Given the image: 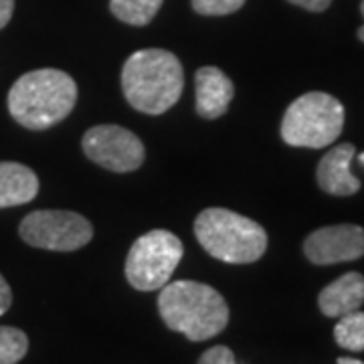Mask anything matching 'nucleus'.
<instances>
[{
	"label": "nucleus",
	"instance_id": "nucleus-3",
	"mask_svg": "<svg viewBox=\"0 0 364 364\" xmlns=\"http://www.w3.org/2000/svg\"><path fill=\"white\" fill-rule=\"evenodd\" d=\"M158 310L170 330L193 342L221 334L229 322V306L215 287L198 282L166 284L158 298Z\"/></svg>",
	"mask_w": 364,
	"mask_h": 364
},
{
	"label": "nucleus",
	"instance_id": "nucleus-8",
	"mask_svg": "<svg viewBox=\"0 0 364 364\" xmlns=\"http://www.w3.org/2000/svg\"><path fill=\"white\" fill-rule=\"evenodd\" d=\"M81 144L91 162L112 172H132L142 166V140L122 126H95L85 132Z\"/></svg>",
	"mask_w": 364,
	"mask_h": 364
},
{
	"label": "nucleus",
	"instance_id": "nucleus-2",
	"mask_svg": "<svg viewBox=\"0 0 364 364\" xmlns=\"http://www.w3.org/2000/svg\"><path fill=\"white\" fill-rule=\"evenodd\" d=\"M122 90L132 107L160 116L178 102L184 90V73L178 57L164 49H142L126 61Z\"/></svg>",
	"mask_w": 364,
	"mask_h": 364
},
{
	"label": "nucleus",
	"instance_id": "nucleus-15",
	"mask_svg": "<svg viewBox=\"0 0 364 364\" xmlns=\"http://www.w3.org/2000/svg\"><path fill=\"white\" fill-rule=\"evenodd\" d=\"M336 344L352 352L364 350V312H350L340 316L338 324L334 328Z\"/></svg>",
	"mask_w": 364,
	"mask_h": 364
},
{
	"label": "nucleus",
	"instance_id": "nucleus-17",
	"mask_svg": "<svg viewBox=\"0 0 364 364\" xmlns=\"http://www.w3.org/2000/svg\"><path fill=\"white\" fill-rule=\"evenodd\" d=\"M245 0H193V9L205 16H223L239 11Z\"/></svg>",
	"mask_w": 364,
	"mask_h": 364
},
{
	"label": "nucleus",
	"instance_id": "nucleus-20",
	"mask_svg": "<svg viewBox=\"0 0 364 364\" xmlns=\"http://www.w3.org/2000/svg\"><path fill=\"white\" fill-rule=\"evenodd\" d=\"M11 304H13V291H11V286L6 284V279L0 275V316L9 312Z\"/></svg>",
	"mask_w": 364,
	"mask_h": 364
},
{
	"label": "nucleus",
	"instance_id": "nucleus-12",
	"mask_svg": "<svg viewBox=\"0 0 364 364\" xmlns=\"http://www.w3.org/2000/svg\"><path fill=\"white\" fill-rule=\"evenodd\" d=\"M364 304V275L344 273L336 282L326 286L318 296V306L328 318H340L360 310Z\"/></svg>",
	"mask_w": 364,
	"mask_h": 364
},
{
	"label": "nucleus",
	"instance_id": "nucleus-19",
	"mask_svg": "<svg viewBox=\"0 0 364 364\" xmlns=\"http://www.w3.org/2000/svg\"><path fill=\"white\" fill-rule=\"evenodd\" d=\"M287 2H291L296 6H301L306 11H312V13H322V11H326L330 6L332 0H287Z\"/></svg>",
	"mask_w": 364,
	"mask_h": 364
},
{
	"label": "nucleus",
	"instance_id": "nucleus-22",
	"mask_svg": "<svg viewBox=\"0 0 364 364\" xmlns=\"http://www.w3.org/2000/svg\"><path fill=\"white\" fill-rule=\"evenodd\" d=\"M338 364H364L363 360H356V358H338Z\"/></svg>",
	"mask_w": 364,
	"mask_h": 364
},
{
	"label": "nucleus",
	"instance_id": "nucleus-1",
	"mask_svg": "<svg viewBox=\"0 0 364 364\" xmlns=\"http://www.w3.org/2000/svg\"><path fill=\"white\" fill-rule=\"evenodd\" d=\"M77 102V85L59 69L28 71L9 91L11 116L28 130H47L63 122Z\"/></svg>",
	"mask_w": 364,
	"mask_h": 364
},
{
	"label": "nucleus",
	"instance_id": "nucleus-13",
	"mask_svg": "<svg viewBox=\"0 0 364 364\" xmlns=\"http://www.w3.org/2000/svg\"><path fill=\"white\" fill-rule=\"evenodd\" d=\"M39 193V178L18 162H0V208L31 203Z\"/></svg>",
	"mask_w": 364,
	"mask_h": 364
},
{
	"label": "nucleus",
	"instance_id": "nucleus-24",
	"mask_svg": "<svg viewBox=\"0 0 364 364\" xmlns=\"http://www.w3.org/2000/svg\"><path fill=\"white\" fill-rule=\"evenodd\" d=\"M360 162H363V164H364V154H360Z\"/></svg>",
	"mask_w": 364,
	"mask_h": 364
},
{
	"label": "nucleus",
	"instance_id": "nucleus-10",
	"mask_svg": "<svg viewBox=\"0 0 364 364\" xmlns=\"http://www.w3.org/2000/svg\"><path fill=\"white\" fill-rule=\"evenodd\" d=\"M354 152L356 148L352 144H340L320 160L316 178L324 193L334 196H350L360 191V181L350 172Z\"/></svg>",
	"mask_w": 364,
	"mask_h": 364
},
{
	"label": "nucleus",
	"instance_id": "nucleus-4",
	"mask_svg": "<svg viewBox=\"0 0 364 364\" xmlns=\"http://www.w3.org/2000/svg\"><path fill=\"white\" fill-rule=\"evenodd\" d=\"M195 235L208 255L225 263H253L267 249V233L259 223L227 208L203 210Z\"/></svg>",
	"mask_w": 364,
	"mask_h": 364
},
{
	"label": "nucleus",
	"instance_id": "nucleus-16",
	"mask_svg": "<svg viewBox=\"0 0 364 364\" xmlns=\"http://www.w3.org/2000/svg\"><path fill=\"white\" fill-rule=\"evenodd\" d=\"M28 338L23 330L13 326H0V364H16L25 358Z\"/></svg>",
	"mask_w": 364,
	"mask_h": 364
},
{
	"label": "nucleus",
	"instance_id": "nucleus-23",
	"mask_svg": "<svg viewBox=\"0 0 364 364\" xmlns=\"http://www.w3.org/2000/svg\"><path fill=\"white\" fill-rule=\"evenodd\" d=\"M360 13H363V16H364V0H363V2H360ZM358 39H360L364 43V25L360 26V28H358Z\"/></svg>",
	"mask_w": 364,
	"mask_h": 364
},
{
	"label": "nucleus",
	"instance_id": "nucleus-18",
	"mask_svg": "<svg viewBox=\"0 0 364 364\" xmlns=\"http://www.w3.org/2000/svg\"><path fill=\"white\" fill-rule=\"evenodd\" d=\"M198 364H237L235 363V354L231 348L227 346H215V348H208L200 358Z\"/></svg>",
	"mask_w": 364,
	"mask_h": 364
},
{
	"label": "nucleus",
	"instance_id": "nucleus-21",
	"mask_svg": "<svg viewBox=\"0 0 364 364\" xmlns=\"http://www.w3.org/2000/svg\"><path fill=\"white\" fill-rule=\"evenodd\" d=\"M14 13V0H0V28L9 25V21L13 18Z\"/></svg>",
	"mask_w": 364,
	"mask_h": 364
},
{
	"label": "nucleus",
	"instance_id": "nucleus-14",
	"mask_svg": "<svg viewBox=\"0 0 364 364\" xmlns=\"http://www.w3.org/2000/svg\"><path fill=\"white\" fill-rule=\"evenodd\" d=\"M162 2L164 0H109V9L122 23L144 26L156 16Z\"/></svg>",
	"mask_w": 364,
	"mask_h": 364
},
{
	"label": "nucleus",
	"instance_id": "nucleus-9",
	"mask_svg": "<svg viewBox=\"0 0 364 364\" xmlns=\"http://www.w3.org/2000/svg\"><path fill=\"white\" fill-rule=\"evenodd\" d=\"M306 257L316 265L360 259L364 255V229L358 225H332L308 235Z\"/></svg>",
	"mask_w": 364,
	"mask_h": 364
},
{
	"label": "nucleus",
	"instance_id": "nucleus-7",
	"mask_svg": "<svg viewBox=\"0 0 364 364\" xmlns=\"http://www.w3.org/2000/svg\"><path fill=\"white\" fill-rule=\"evenodd\" d=\"M18 233L28 245L49 251H75L93 237L91 223L71 210H35L26 215Z\"/></svg>",
	"mask_w": 364,
	"mask_h": 364
},
{
	"label": "nucleus",
	"instance_id": "nucleus-6",
	"mask_svg": "<svg viewBox=\"0 0 364 364\" xmlns=\"http://www.w3.org/2000/svg\"><path fill=\"white\" fill-rule=\"evenodd\" d=\"M182 241L170 231L154 229L132 245L126 259V277L140 291L162 289L182 259Z\"/></svg>",
	"mask_w": 364,
	"mask_h": 364
},
{
	"label": "nucleus",
	"instance_id": "nucleus-11",
	"mask_svg": "<svg viewBox=\"0 0 364 364\" xmlns=\"http://www.w3.org/2000/svg\"><path fill=\"white\" fill-rule=\"evenodd\" d=\"M196 112L200 117H221L233 100V81L217 67H200L195 75Z\"/></svg>",
	"mask_w": 364,
	"mask_h": 364
},
{
	"label": "nucleus",
	"instance_id": "nucleus-5",
	"mask_svg": "<svg viewBox=\"0 0 364 364\" xmlns=\"http://www.w3.org/2000/svg\"><path fill=\"white\" fill-rule=\"evenodd\" d=\"M344 128V107L336 97L310 91L287 107L282 122L284 142L296 148H326Z\"/></svg>",
	"mask_w": 364,
	"mask_h": 364
}]
</instances>
